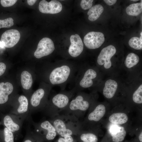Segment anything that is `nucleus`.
Returning <instances> with one entry per match:
<instances>
[{
	"label": "nucleus",
	"instance_id": "f3484780",
	"mask_svg": "<svg viewBox=\"0 0 142 142\" xmlns=\"http://www.w3.org/2000/svg\"><path fill=\"white\" fill-rule=\"evenodd\" d=\"M61 3L57 0H52L48 2L45 0L41 1L39 3V9L42 13L54 14L60 12L62 10Z\"/></svg>",
	"mask_w": 142,
	"mask_h": 142
},
{
	"label": "nucleus",
	"instance_id": "f8f14e48",
	"mask_svg": "<svg viewBox=\"0 0 142 142\" xmlns=\"http://www.w3.org/2000/svg\"><path fill=\"white\" fill-rule=\"evenodd\" d=\"M115 77H111L103 82H102L99 85H102L103 94L105 97L108 99L113 98L120 88L124 85L120 81L115 78Z\"/></svg>",
	"mask_w": 142,
	"mask_h": 142
},
{
	"label": "nucleus",
	"instance_id": "4be33fe9",
	"mask_svg": "<svg viewBox=\"0 0 142 142\" xmlns=\"http://www.w3.org/2000/svg\"><path fill=\"white\" fill-rule=\"evenodd\" d=\"M104 10L103 6L100 4L92 7L87 12L89 16L88 19L90 21H94L97 19L100 16Z\"/></svg>",
	"mask_w": 142,
	"mask_h": 142
},
{
	"label": "nucleus",
	"instance_id": "7c9ffc66",
	"mask_svg": "<svg viewBox=\"0 0 142 142\" xmlns=\"http://www.w3.org/2000/svg\"><path fill=\"white\" fill-rule=\"evenodd\" d=\"M16 0H1L0 2L2 6L4 7L12 6L17 2Z\"/></svg>",
	"mask_w": 142,
	"mask_h": 142
},
{
	"label": "nucleus",
	"instance_id": "a878e982",
	"mask_svg": "<svg viewBox=\"0 0 142 142\" xmlns=\"http://www.w3.org/2000/svg\"><path fill=\"white\" fill-rule=\"evenodd\" d=\"M117 130L111 133V139L113 142H121L124 139L126 131L123 127H119Z\"/></svg>",
	"mask_w": 142,
	"mask_h": 142
},
{
	"label": "nucleus",
	"instance_id": "f257e3e1",
	"mask_svg": "<svg viewBox=\"0 0 142 142\" xmlns=\"http://www.w3.org/2000/svg\"><path fill=\"white\" fill-rule=\"evenodd\" d=\"M80 64L74 62L60 60L49 64L46 80L52 87H59L64 90L67 85L73 80Z\"/></svg>",
	"mask_w": 142,
	"mask_h": 142
},
{
	"label": "nucleus",
	"instance_id": "6e6552de",
	"mask_svg": "<svg viewBox=\"0 0 142 142\" xmlns=\"http://www.w3.org/2000/svg\"><path fill=\"white\" fill-rule=\"evenodd\" d=\"M26 120L33 125V130L44 142L51 141L57 134L55 128L49 120H44L39 122L35 123L32 120L31 114L29 115Z\"/></svg>",
	"mask_w": 142,
	"mask_h": 142
},
{
	"label": "nucleus",
	"instance_id": "20e7f679",
	"mask_svg": "<svg viewBox=\"0 0 142 142\" xmlns=\"http://www.w3.org/2000/svg\"><path fill=\"white\" fill-rule=\"evenodd\" d=\"M49 120L62 137L76 135L81 129V122L72 115L59 114Z\"/></svg>",
	"mask_w": 142,
	"mask_h": 142
},
{
	"label": "nucleus",
	"instance_id": "5701e85b",
	"mask_svg": "<svg viewBox=\"0 0 142 142\" xmlns=\"http://www.w3.org/2000/svg\"><path fill=\"white\" fill-rule=\"evenodd\" d=\"M21 84L23 88L28 90L31 88L33 83L32 76L30 73L26 70L23 71L21 75Z\"/></svg>",
	"mask_w": 142,
	"mask_h": 142
},
{
	"label": "nucleus",
	"instance_id": "9d476101",
	"mask_svg": "<svg viewBox=\"0 0 142 142\" xmlns=\"http://www.w3.org/2000/svg\"><path fill=\"white\" fill-rule=\"evenodd\" d=\"M17 100L12 102V108L9 113L18 116L24 121L29 114V102L27 97L23 95L19 96Z\"/></svg>",
	"mask_w": 142,
	"mask_h": 142
},
{
	"label": "nucleus",
	"instance_id": "e433bc0d",
	"mask_svg": "<svg viewBox=\"0 0 142 142\" xmlns=\"http://www.w3.org/2000/svg\"><path fill=\"white\" fill-rule=\"evenodd\" d=\"M131 1H135V2H136V1H138V0H131Z\"/></svg>",
	"mask_w": 142,
	"mask_h": 142
},
{
	"label": "nucleus",
	"instance_id": "4c0bfd02",
	"mask_svg": "<svg viewBox=\"0 0 142 142\" xmlns=\"http://www.w3.org/2000/svg\"><path fill=\"white\" fill-rule=\"evenodd\" d=\"M0 142H1L0 140Z\"/></svg>",
	"mask_w": 142,
	"mask_h": 142
},
{
	"label": "nucleus",
	"instance_id": "39448f33",
	"mask_svg": "<svg viewBox=\"0 0 142 142\" xmlns=\"http://www.w3.org/2000/svg\"><path fill=\"white\" fill-rule=\"evenodd\" d=\"M75 94L72 89L67 91L61 90L48 100L41 111L50 118L56 116L67 106Z\"/></svg>",
	"mask_w": 142,
	"mask_h": 142
},
{
	"label": "nucleus",
	"instance_id": "9b49d317",
	"mask_svg": "<svg viewBox=\"0 0 142 142\" xmlns=\"http://www.w3.org/2000/svg\"><path fill=\"white\" fill-rule=\"evenodd\" d=\"M13 90V86L11 83H0V112L5 111L11 106L10 98Z\"/></svg>",
	"mask_w": 142,
	"mask_h": 142
},
{
	"label": "nucleus",
	"instance_id": "aec40b11",
	"mask_svg": "<svg viewBox=\"0 0 142 142\" xmlns=\"http://www.w3.org/2000/svg\"><path fill=\"white\" fill-rule=\"evenodd\" d=\"M13 133L0 121V140L1 142H14Z\"/></svg>",
	"mask_w": 142,
	"mask_h": 142
},
{
	"label": "nucleus",
	"instance_id": "2eb2a0df",
	"mask_svg": "<svg viewBox=\"0 0 142 142\" xmlns=\"http://www.w3.org/2000/svg\"><path fill=\"white\" fill-rule=\"evenodd\" d=\"M70 40L71 44L68 49V54L71 58H77L83 50V42L80 36L77 34L71 35Z\"/></svg>",
	"mask_w": 142,
	"mask_h": 142
},
{
	"label": "nucleus",
	"instance_id": "c85d7f7f",
	"mask_svg": "<svg viewBox=\"0 0 142 142\" xmlns=\"http://www.w3.org/2000/svg\"><path fill=\"white\" fill-rule=\"evenodd\" d=\"M14 24L13 19L12 18H8L4 20L0 19V29L10 28Z\"/></svg>",
	"mask_w": 142,
	"mask_h": 142
},
{
	"label": "nucleus",
	"instance_id": "1a4fd4ad",
	"mask_svg": "<svg viewBox=\"0 0 142 142\" xmlns=\"http://www.w3.org/2000/svg\"><path fill=\"white\" fill-rule=\"evenodd\" d=\"M1 121L13 134L15 140L22 137L21 129L23 121L18 116L11 113H0Z\"/></svg>",
	"mask_w": 142,
	"mask_h": 142
},
{
	"label": "nucleus",
	"instance_id": "4468645a",
	"mask_svg": "<svg viewBox=\"0 0 142 142\" xmlns=\"http://www.w3.org/2000/svg\"><path fill=\"white\" fill-rule=\"evenodd\" d=\"M83 40L85 45L88 48L95 49L99 48L103 44L105 37L102 32H91L85 36Z\"/></svg>",
	"mask_w": 142,
	"mask_h": 142
},
{
	"label": "nucleus",
	"instance_id": "423d86ee",
	"mask_svg": "<svg viewBox=\"0 0 142 142\" xmlns=\"http://www.w3.org/2000/svg\"><path fill=\"white\" fill-rule=\"evenodd\" d=\"M116 52V48L111 45L104 47L101 51L95 65L103 74L113 77L118 74L119 70L112 60Z\"/></svg>",
	"mask_w": 142,
	"mask_h": 142
},
{
	"label": "nucleus",
	"instance_id": "7ed1b4c3",
	"mask_svg": "<svg viewBox=\"0 0 142 142\" xmlns=\"http://www.w3.org/2000/svg\"><path fill=\"white\" fill-rule=\"evenodd\" d=\"M95 92L87 94L80 91L75 94L67 106L59 114L74 116L79 120L96 102Z\"/></svg>",
	"mask_w": 142,
	"mask_h": 142
},
{
	"label": "nucleus",
	"instance_id": "72a5a7b5",
	"mask_svg": "<svg viewBox=\"0 0 142 142\" xmlns=\"http://www.w3.org/2000/svg\"><path fill=\"white\" fill-rule=\"evenodd\" d=\"M36 1V0H27V2L29 5L32 6L34 5Z\"/></svg>",
	"mask_w": 142,
	"mask_h": 142
},
{
	"label": "nucleus",
	"instance_id": "6ab92c4d",
	"mask_svg": "<svg viewBox=\"0 0 142 142\" xmlns=\"http://www.w3.org/2000/svg\"><path fill=\"white\" fill-rule=\"evenodd\" d=\"M76 136L80 142H98V139L94 132L81 130Z\"/></svg>",
	"mask_w": 142,
	"mask_h": 142
},
{
	"label": "nucleus",
	"instance_id": "c9c22d12",
	"mask_svg": "<svg viewBox=\"0 0 142 142\" xmlns=\"http://www.w3.org/2000/svg\"><path fill=\"white\" fill-rule=\"evenodd\" d=\"M139 140L140 142H142V131L140 133L138 137Z\"/></svg>",
	"mask_w": 142,
	"mask_h": 142
},
{
	"label": "nucleus",
	"instance_id": "a211bd4d",
	"mask_svg": "<svg viewBox=\"0 0 142 142\" xmlns=\"http://www.w3.org/2000/svg\"><path fill=\"white\" fill-rule=\"evenodd\" d=\"M140 58L136 54L131 53L126 56L123 64L125 69L128 71L134 70L139 65ZM122 64V65H123Z\"/></svg>",
	"mask_w": 142,
	"mask_h": 142
},
{
	"label": "nucleus",
	"instance_id": "2f4dec72",
	"mask_svg": "<svg viewBox=\"0 0 142 142\" xmlns=\"http://www.w3.org/2000/svg\"><path fill=\"white\" fill-rule=\"evenodd\" d=\"M6 69V64L3 62H0V76L4 73Z\"/></svg>",
	"mask_w": 142,
	"mask_h": 142
},
{
	"label": "nucleus",
	"instance_id": "c756f323",
	"mask_svg": "<svg viewBox=\"0 0 142 142\" xmlns=\"http://www.w3.org/2000/svg\"><path fill=\"white\" fill-rule=\"evenodd\" d=\"M93 0H82L80 4L81 8L84 10L90 9L92 6Z\"/></svg>",
	"mask_w": 142,
	"mask_h": 142
},
{
	"label": "nucleus",
	"instance_id": "f03ea898",
	"mask_svg": "<svg viewBox=\"0 0 142 142\" xmlns=\"http://www.w3.org/2000/svg\"><path fill=\"white\" fill-rule=\"evenodd\" d=\"M103 75L95 65L80 64L71 83L73 85L72 89L76 93L85 89H94L102 82Z\"/></svg>",
	"mask_w": 142,
	"mask_h": 142
},
{
	"label": "nucleus",
	"instance_id": "473e14b6",
	"mask_svg": "<svg viewBox=\"0 0 142 142\" xmlns=\"http://www.w3.org/2000/svg\"><path fill=\"white\" fill-rule=\"evenodd\" d=\"M103 1L107 5L109 6L112 5L114 4L117 1L116 0H104Z\"/></svg>",
	"mask_w": 142,
	"mask_h": 142
},
{
	"label": "nucleus",
	"instance_id": "ddd939ff",
	"mask_svg": "<svg viewBox=\"0 0 142 142\" xmlns=\"http://www.w3.org/2000/svg\"><path fill=\"white\" fill-rule=\"evenodd\" d=\"M55 49L53 41L48 38L44 37L39 41L34 55L37 58L40 59L50 54Z\"/></svg>",
	"mask_w": 142,
	"mask_h": 142
},
{
	"label": "nucleus",
	"instance_id": "f704fd0d",
	"mask_svg": "<svg viewBox=\"0 0 142 142\" xmlns=\"http://www.w3.org/2000/svg\"><path fill=\"white\" fill-rule=\"evenodd\" d=\"M58 142H67L65 140L64 137H60L59 138Z\"/></svg>",
	"mask_w": 142,
	"mask_h": 142
},
{
	"label": "nucleus",
	"instance_id": "b1692460",
	"mask_svg": "<svg viewBox=\"0 0 142 142\" xmlns=\"http://www.w3.org/2000/svg\"><path fill=\"white\" fill-rule=\"evenodd\" d=\"M140 3L132 4L128 7L126 11L128 14L131 16H137L142 12V1Z\"/></svg>",
	"mask_w": 142,
	"mask_h": 142
},
{
	"label": "nucleus",
	"instance_id": "dca6fc26",
	"mask_svg": "<svg viewBox=\"0 0 142 142\" xmlns=\"http://www.w3.org/2000/svg\"><path fill=\"white\" fill-rule=\"evenodd\" d=\"M20 38L19 31L14 29L7 30L2 34L1 40L3 45L7 48L14 46L18 42Z\"/></svg>",
	"mask_w": 142,
	"mask_h": 142
},
{
	"label": "nucleus",
	"instance_id": "bb28decb",
	"mask_svg": "<svg viewBox=\"0 0 142 142\" xmlns=\"http://www.w3.org/2000/svg\"><path fill=\"white\" fill-rule=\"evenodd\" d=\"M132 99L135 103L141 104L142 103V84L140 83L138 84L133 93Z\"/></svg>",
	"mask_w": 142,
	"mask_h": 142
},
{
	"label": "nucleus",
	"instance_id": "393cba45",
	"mask_svg": "<svg viewBox=\"0 0 142 142\" xmlns=\"http://www.w3.org/2000/svg\"><path fill=\"white\" fill-rule=\"evenodd\" d=\"M42 139L30 128L27 129L26 134L22 142H44Z\"/></svg>",
	"mask_w": 142,
	"mask_h": 142
},
{
	"label": "nucleus",
	"instance_id": "cd10ccee",
	"mask_svg": "<svg viewBox=\"0 0 142 142\" xmlns=\"http://www.w3.org/2000/svg\"><path fill=\"white\" fill-rule=\"evenodd\" d=\"M128 44L130 47L137 50L142 49V41L137 37H133L129 40Z\"/></svg>",
	"mask_w": 142,
	"mask_h": 142
},
{
	"label": "nucleus",
	"instance_id": "0eeeda50",
	"mask_svg": "<svg viewBox=\"0 0 142 142\" xmlns=\"http://www.w3.org/2000/svg\"><path fill=\"white\" fill-rule=\"evenodd\" d=\"M52 87L50 85L41 87L33 93L29 100V114L42 110L48 101Z\"/></svg>",
	"mask_w": 142,
	"mask_h": 142
},
{
	"label": "nucleus",
	"instance_id": "412c9836",
	"mask_svg": "<svg viewBox=\"0 0 142 142\" xmlns=\"http://www.w3.org/2000/svg\"><path fill=\"white\" fill-rule=\"evenodd\" d=\"M128 118L127 115L125 113L117 112L112 114L109 116V120L112 123L122 125L127 123Z\"/></svg>",
	"mask_w": 142,
	"mask_h": 142
}]
</instances>
